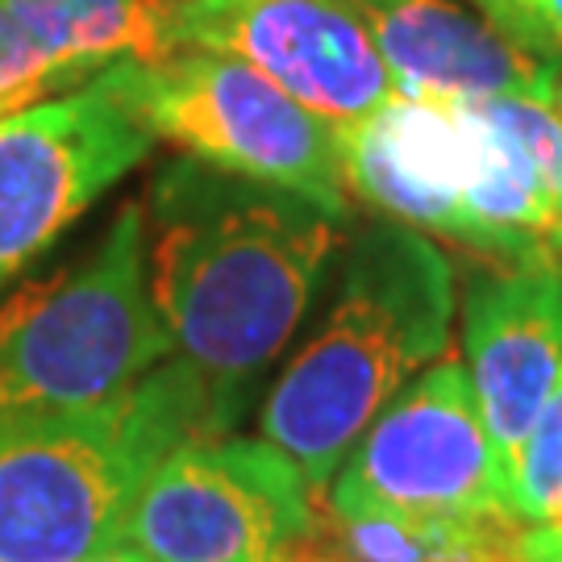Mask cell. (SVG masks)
Wrapping results in <instances>:
<instances>
[{
	"label": "cell",
	"mask_w": 562,
	"mask_h": 562,
	"mask_svg": "<svg viewBox=\"0 0 562 562\" xmlns=\"http://www.w3.org/2000/svg\"><path fill=\"white\" fill-rule=\"evenodd\" d=\"M346 217L276 183L167 162L146 196V288L171 346L238 422L308 317Z\"/></svg>",
	"instance_id": "obj_1"
},
{
	"label": "cell",
	"mask_w": 562,
	"mask_h": 562,
	"mask_svg": "<svg viewBox=\"0 0 562 562\" xmlns=\"http://www.w3.org/2000/svg\"><path fill=\"white\" fill-rule=\"evenodd\" d=\"M454 267L422 229L371 222L350 241L338 296L267 392L262 438L301 467L313 496L362 429L450 346Z\"/></svg>",
	"instance_id": "obj_2"
},
{
	"label": "cell",
	"mask_w": 562,
	"mask_h": 562,
	"mask_svg": "<svg viewBox=\"0 0 562 562\" xmlns=\"http://www.w3.org/2000/svg\"><path fill=\"white\" fill-rule=\"evenodd\" d=\"M229 429V413L188 359L159 362L92 408L0 422V562L121 550L146 475L176 446Z\"/></svg>",
	"instance_id": "obj_3"
},
{
	"label": "cell",
	"mask_w": 562,
	"mask_h": 562,
	"mask_svg": "<svg viewBox=\"0 0 562 562\" xmlns=\"http://www.w3.org/2000/svg\"><path fill=\"white\" fill-rule=\"evenodd\" d=\"M171 350L146 288V217L130 201L88 259L0 304V422L92 408Z\"/></svg>",
	"instance_id": "obj_4"
},
{
	"label": "cell",
	"mask_w": 562,
	"mask_h": 562,
	"mask_svg": "<svg viewBox=\"0 0 562 562\" xmlns=\"http://www.w3.org/2000/svg\"><path fill=\"white\" fill-rule=\"evenodd\" d=\"M134 117L188 159L301 192L350 222L341 130L308 113L255 67L213 50L117 59L101 71Z\"/></svg>",
	"instance_id": "obj_5"
},
{
	"label": "cell",
	"mask_w": 562,
	"mask_h": 562,
	"mask_svg": "<svg viewBox=\"0 0 562 562\" xmlns=\"http://www.w3.org/2000/svg\"><path fill=\"white\" fill-rule=\"evenodd\" d=\"M329 513L404 525L513 517L462 362L438 359L362 429L329 480Z\"/></svg>",
	"instance_id": "obj_6"
},
{
	"label": "cell",
	"mask_w": 562,
	"mask_h": 562,
	"mask_svg": "<svg viewBox=\"0 0 562 562\" xmlns=\"http://www.w3.org/2000/svg\"><path fill=\"white\" fill-rule=\"evenodd\" d=\"M317 513L301 467L267 438H196L146 475L125 550L146 562H283Z\"/></svg>",
	"instance_id": "obj_7"
},
{
	"label": "cell",
	"mask_w": 562,
	"mask_h": 562,
	"mask_svg": "<svg viewBox=\"0 0 562 562\" xmlns=\"http://www.w3.org/2000/svg\"><path fill=\"white\" fill-rule=\"evenodd\" d=\"M150 146L155 134L101 76L0 117V283L38 262Z\"/></svg>",
	"instance_id": "obj_8"
},
{
	"label": "cell",
	"mask_w": 562,
	"mask_h": 562,
	"mask_svg": "<svg viewBox=\"0 0 562 562\" xmlns=\"http://www.w3.org/2000/svg\"><path fill=\"white\" fill-rule=\"evenodd\" d=\"M171 50L255 67L329 125H359L396 97L359 0H159Z\"/></svg>",
	"instance_id": "obj_9"
},
{
	"label": "cell",
	"mask_w": 562,
	"mask_h": 562,
	"mask_svg": "<svg viewBox=\"0 0 562 562\" xmlns=\"http://www.w3.org/2000/svg\"><path fill=\"white\" fill-rule=\"evenodd\" d=\"M462 350L504 487L562 367V259L487 262L462 292Z\"/></svg>",
	"instance_id": "obj_10"
},
{
	"label": "cell",
	"mask_w": 562,
	"mask_h": 562,
	"mask_svg": "<svg viewBox=\"0 0 562 562\" xmlns=\"http://www.w3.org/2000/svg\"><path fill=\"white\" fill-rule=\"evenodd\" d=\"M480 167L467 101H392L341 130L346 192L392 222L459 241L462 196Z\"/></svg>",
	"instance_id": "obj_11"
},
{
	"label": "cell",
	"mask_w": 562,
	"mask_h": 562,
	"mask_svg": "<svg viewBox=\"0 0 562 562\" xmlns=\"http://www.w3.org/2000/svg\"><path fill=\"white\" fill-rule=\"evenodd\" d=\"M383 63L408 101L554 104L562 63L525 50L454 0H359Z\"/></svg>",
	"instance_id": "obj_12"
},
{
	"label": "cell",
	"mask_w": 562,
	"mask_h": 562,
	"mask_svg": "<svg viewBox=\"0 0 562 562\" xmlns=\"http://www.w3.org/2000/svg\"><path fill=\"white\" fill-rule=\"evenodd\" d=\"M34 42L80 80L117 59H162L171 42L162 30L159 0H0Z\"/></svg>",
	"instance_id": "obj_13"
},
{
	"label": "cell",
	"mask_w": 562,
	"mask_h": 562,
	"mask_svg": "<svg viewBox=\"0 0 562 562\" xmlns=\"http://www.w3.org/2000/svg\"><path fill=\"white\" fill-rule=\"evenodd\" d=\"M508 513L529 525H550L562 513V367L525 442L517 446L508 475Z\"/></svg>",
	"instance_id": "obj_14"
},
{
	"label": "cell",
	"mask_w": 562,
	"mask_h": 562,
	"mask_svg": "<svg viewBox=\"0 0 562 562\" xmlns=\"http://www.w3.org/2000/svg\"><path fill=\"white\" fill-rule=\"evenodd\" d=\"M67 80L59 63L42 50L34 34L0 9V113H18L38 92Z\"/></svg>",
	"instance_id": "obj_15"
},
{
	"label": "cell",
	"mask_w": 562,
	"mask_h": 562,
	"mask_svg": "<svg viewBox=\"0 0 562 562\" xmlns=\"http://www.w3.org/2000/svg\"><path fill=\"white\" fill-rule=\"evenodd\" d=\"M483 18L525 50L562 63V0H475Z\"/></svg>",
	"instance_id": "obj_16"
},
{
	"label": "cell",
	"mask_w": 562,
	"mask_h": 562,
	"mask_svg": "<svg viewBox=\"0 0 562 562\" xmlns=\"http://www.w3.org/2000/svg\"><path fill=\"white\" fill-rule=\"evenodd\" d=\"M521 562H562V525H533V529H525Z\"/></svg>",
	"instance_id": "obj_17"
},
{
	"label": "cell",
	"mask_w": 562,
	"mask_h": 562,
	"mask_svg": "<svg viewBox=\"0 0 562 562\" xmlns=\"http://www.w3.org/2000/svg\"><path fill=\"white\" fill-rule=\"evenodd\" d=\"M83 562H146V559L121 546V550H109V554H97V559H83Z\"/></svg>",
	"instance_id": "obj_18"
},
{
	"label": "cell",
	"mask_w": 562,
	"mask_h": 562,
	"mask_svg": "<svg viewBox=\"0 0 562 562\" xmlns=\"http://www.w3.org/2000/svg\"><path fill=\"white\" fill-rule=\"evenodd\" d=\"M554 259H562V183H559V217H554V238H550Z\"/></svg>",
	"instance_id": "obj_19"
},
{
	"label": "cell",
	"mask_w": 562,
	"mask_h": 562,
	"mask_svg": "<svg viewBox=\"0 0 562 562\" xmlns=\"http://www.w3.org/2000/svg\"><path fill=\"white\" fill-rule=\"evenodd\" d=\"M554 113H559V121H562V76H559V88H554Z\"/></svg>",
	"instance_id": "obj_20"
},
{
	"label": "cell",
	"mask_w": 562,
	"mask_h": 562,
	"mask_svg": "<svg viewBox=\"0 0 562 562\" xmlns=\"http://www.w3.org/2000/svg\"><path fill=\"white\" fill-rule=\"evenodd\" d=\"M550 525H562V513H559V517H554V521H550Z\"/></svg>",
	"instance_id": "obj_21"
},
{
	"label": "cell",
	"mask_w": 562,
	"mask_h": 562,
	"mask_svg": "<svg viewBox=\"0 0 562 562\" xmlns=\"http://www.w3.org/2000/svg\"><path fill=\"white\" fill-rule=\"evenodd\" d=\"M0 117H9V113H0Z\"/></svg>",
	"instance_id": "obj_22"
}]
</instances>
